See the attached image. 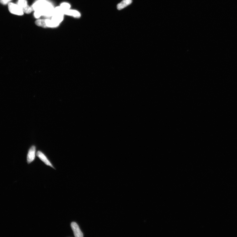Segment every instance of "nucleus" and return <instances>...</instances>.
I'll return each mask as SVG.
<instances>
[{
  "label": "nucleus",
  "mask_w": 237,
  "mask_h": 237,
  "mask_svg": "<svg viewBox=\"0 0 237 237\" xmlns=\"http://www.w3.org/2000/svg\"><path fill=\"white\" fill-rule=\"evenodd\" d=\"M48 2L45 0H39L31 6L34 11L41 10L47 6Z\"/></svg>",
  "instance_id": "f03ea898"
},
{
  "label": "nucleus",
  "mask_w": 237,
  "mask_h": 237,
  "mask_svg": "<svg viewBox=\"0 0 237 237\" xmlns=\"http://www.w3.org/2000/svg\"><path fill=\"white\" fill-rule=\"evenodd\" d=\"M64 14L76 18H79L81 17V14L80 12L75 10L69 9L66 10L64 11Z\"/></svg>",
  "instance_id": "423d86ee"
},
{
  "label": "nucleus",
  "mask_w": 237,
  "mask_h": 237,
  "mask_svg": "<svg viewBox=\"0 0 237 237\" xmlns=\"http://www.w3.org/2000/svg\"><path fill=\"white\" fill-rule=\"evenodd\" d=\"M11 1V0H0V2L2 4L6 5L9 3V2Z\"/></svg>",
  "instance_id": "4468645a"
},
{
  "label": "nucleus",
  "mask_w": 237,
  "mask_h": 237,
  "mask_svg": "<svg viewBox=\"0 0 237 237\" xmlns=\"http://www.w3.org/2000/svg\"><path fill=\"white\" fill-rule=\"evenodd\" d=\"M64 19V15L55 14L52 17L51 20L53 22L57 24H60L62 22Z\"/></svg>",
  "instance_id": "6e6552de"
},
{
  "label": "nucleus",
  "mask_w": 237,
  "mask_h": 237,
  "mask_svg": "<svg viewBox=\"0 0 237 237\" xmlns=\"http://www.w3.org/2000/svg\"><path fill=\"white\" fill-rule=\"evenodd\" d=\"M8 7L10 12L12 14L19 16H22L24 15V12L22 9L17 4L9 3L8 4Z\"/></svg>",
  "instance_id": "f257e3e1"
},
{
  "label": "nucleus",
  "mask_w": 237,
  "mask_h": 237,
  "mask_svg": "<svg viewBox=\"0 0 237 237\" xmlns=\"http://www.w3.org/2000/svg\"><path fill=\"white\" fill-rule=\"evenodd\" d=\"M71 227L76 237H83V234L81 231L77 223L75 222H72L71 224Z\"/></svg>",
  "instance_id": "20e7f679"
},
{
  "label": "nucleus",
  "mask_w": 237,
  "mask_h": 237,
  "mask_svg": "<svg viewBox=\"0 0 237 237\" xmlns=\"http://www.w3.org/2000/svg\"><path fill=\"white\" fill-rule=\"evenodd\" d=\"M37 26L44 28H47L45 22V19H38L35 22Z\"/></svg>",
  "instance_id": "9d476101"
},
{
  "label": "nucleus",
  "mask_w": 237,
  "mask_h": 237,
  "mask_svg": "<svg viewBox=\"0 0 237 237\" xmlns=\"http://www.w3.org/2000/svg\"><path fill=\"white\" fill-rule=\"evenodd\" d=\"M45 22L47 28H54L59 26L60 24L53 22L52 20L45 19Z\"/></svg>",
  "instance_id": "1a4fd4ad"
},
{
  "label": "nucleus",
  "mask_w": 237,
  "mask_h": 237,
  "mask_svg": "<svg viewBox=\"0 0 237 237\" xmlns=\"http://www.w3.org/2000/svg\"><path fill=\"white\" fill-rule=\"evenodd\" d=\"M17 4L22 9L27 6V0H18Z\"/></svg>",
  "instance_id": "9b49d317"
},
{
  "label": "nucleus",
  "mask_w": 237,
  "mask_h": 237,
  "mask_svg": "<svg viewBox=\"0 0 237 237\" xmlns=\"http://www.w3.org/2000/svg\"><path fill=\"white\" fill-rule=\"evenodd\" d=\"M22 10L23 12L25 13L29 14L31 13L33 11H34L32 7L29 6L27 5L26 7L22 8Z\"/></svg>",
  "instance_id": "f8f14e48"
},
{
  "label": "nucleus",
  "mask_w": 237,
  "mask_h": 237,
  "mask_svg": "<svg viewBox=\"0 0 237 237\" xmlns=\"http://www.w3.org/2000/svg\"><path fill=\"white\" fill-rule=\"evenodd\" d=\"M37 155L46 165L53 168L51 163L49 161V160L45 156V155L41 152L40 151H38L37 153Z\"/></svg>",
  "instance_id": "39448f33"
},
{
  "label": "nucleus",
  "mask_w": 237,
  "mask_h": 237,
  "mask_svg": "<svg viewBox=\"0 0 237 237\" xmlns=\"http://www.w3.org/2000/svg\"><path fill=\"white\" fill-rule=\"evenodd\" d=\"M36 147L34 146H32L30 148L27 155V162L28 164H30L34 161L35 157Z\"/></svg>",
  "instance_id": "7ed1b4c3"
},
{
  "label": "nucleus",
  "mask_w": 237,
  "mask_h": 237,
  "mask_svg": "<svg viewBox=\"0 0 237 237\" xmlns=\"http://www.w3.org/2000/svg\"><path fill=\"white\" fill-rule=\"evenodd\" d=\"M60 6L65 11L70 9L71 5L67 2H63L61 4Z\"/></svg>",
  "instance_id": "ddd939ff"
},
{
  "label": "nucleus",
  "mask_w": 237,
  "mask_h": 237,
  "mask_svg": "<svg viewBox=\"0 0 237 237\" xmlns=\"http://www.w3.org/2000/svg\"><path fill=\"white\" fill-rule=\"evenodd\" d=\"M132 2V0H123L117 6V8L118 10L124 9L127 6L131 4Z\"/></svg>",
  "instance_id": "0eeeda50"
}]
</instances>
